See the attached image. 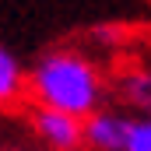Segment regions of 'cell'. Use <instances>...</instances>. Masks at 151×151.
I'll return each instance as SVG.
<instances>
[{
	"instance_id": "4",
	"label": "cell",
	"mask_w": 151,
	"mask_h": 151,
	"mask_svg": "<svg viewBox=\"0 0 151 151\" xmlns=\"http://www.w3.org/2000/svg\"><path fill=\"white\" fill-rule=\"evenodd\" d=\"M21 95H28V70H25L21 60L0 42V106L18 102Z\"/></svg>"
},
{
	"instance_id": "1",
	"label": "cell",
	"mask_w": 151,
	"mask_h": 151,
	"mask_svg": "<svg viewBox=\"0 0 151 151\" xmlns=\"http://www.w3.org/2000/svg\"><path fill=\"white\" fill-rule=\"evenodd\" d=\"M28 99L32 106H49L88 119L106 102V77L99 63L81 49H46L28 67Z\"/></svg>"
},
{
	"instance_id": "6",
	"label": "cell",
	"mask_w": 151,
	"mask_h": 151,
	"mask_svg": "<svg viewBox=\"0 0 151 151\" xmlns=\"http://www.w3.org/2000/svg\"><path fill=\"white\" fill-rule=\"evenodd\" d=\"M70 151H81V148H70Z\"/></svg>"
},
{
	"instance_id": "3",
	"label": "cell",
	"mask_w": 151,
	"mask_h": 151,
	"mask_svg": "<svg viewBox=\"0 0 151 151\" xmlns=\"http://www.w3.org/2000/svg\"><path fill=\"white\" fill-rule=\"evenodd\" d=\"M127 127H130V113L102 106L99 113H91L84 119V148H91V151H123Z\"/></svg>"
},
{
	"instance_id": "5",
	"label": "cell",
	"mask_w": 151,
	"mask_h": 151,
	"mask_svg": "<svg viewBox=\"0 0 151 151\" xmlns=\"http://www.w3.org/2000/svg\"><path fill=\"white\" fill-rule=\"evenodd\" d=\"M123 151H151V113H137L130 116L127 127V144Z\"/></svg>"
},
{
	"instance_id": "2",
	"label": "cell",
	"mask_w": 151,
	"mask_h": 151,
	"mask_svg": "<svg viewBox=\"0 0 151 151\" xmlns=\"http://www.w3.org/2000/svg\"><path fill=\"white\" fill-rule=\"evenodd\" d=\"M32 130L49 151H70L84 144V119L63 113V109L32 106Z\"/></svg>"
}]
</instances>
